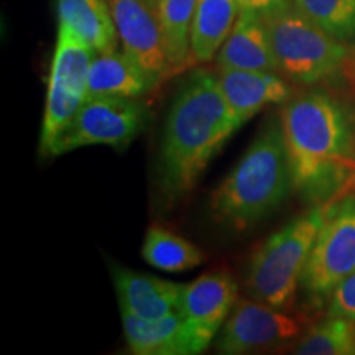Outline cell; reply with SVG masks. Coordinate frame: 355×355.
<instances>
[{
	"mask_svg": "<svg viewBox=\"0 0 355 355\" xmlns=\"http://www.w3.org/2000/svg\"><path fill=\"white\" fill-rule=\"evenodd\" d=\"M278 73L300 84H316L336 76L343 68L347 48L296 10L293 0L261 13Z\"/></svg>",
	"mask_w": 355,
	"mask_h": 355,
	"instance_id": "cell-5",
	"label": "cell"
},
{
	"mask_svg": "<svg viewBox=\"0 0 355 355\" xmlns=\"http://www.w3.org/2000/svg\"><path fill=\"white\" fill-rule=\"evenodd\" d=\"M303 319L259 300L239 298L219 332L216 350L224 355H243L282 347L304 332Z\"/></svg>",
	"mask_w": 355,
	"mask_h": 355,
	"instance_id": "cell-9",
	"label": "cell"
},
{
	"mask_svg": "<svg viewBox=\"0 0 355 355\" xmlns=\"http://www.w3.org/2000/svg\"><path fill=\"white\" fill-rule=\"evenodd\" d=\"M122 313V327L125 343L137 355H194L193 340L180 313L155 321Z\"/></svg>",
	"mask_w": 355,
	"mask_h": 355,
	"instance_id": "cell-15",
	"label": "cell"
},
{
	"mask_svg": "<svg viewBox=\"0 0 355 355\" xmlns=\"http://www.w3.org/2000/svg\"><path fill=\"white\" fill-rule=\"evenodd\" d=\"M237 130L217 74L193 71L173 97L163 127L158 159L163 196L176 199L189 193Z\"/></svg>",
	"mask_w": 355,
	"mask_h": 355,
	"instance_id": "cell-1",
	"label": "cell"
},
{
	"mask_svg": "<svg viewBox=\"0 0 355 355\" xmlns=\"http://www.w3.org/2000/svg\"><path fill=\"white\" fill-rule=\"evenodd\" d=\"M198 0H157L173 69L189 66V30Z\"/></svg>",
	"mask_w": 355,
	"mask_h": 355,
	"instance_id": "cell-21",
	"label": "cell"
},
{
	"mask_svg": "<svg viewBox=\"0 0 355 355\" xmlns=\"http://www.w3.org/2000/svg\"><path fill=\"white\" fill-rule=\"evenodd\" d=\"M293 188L290 158L282 121L270 117L232 171L211 196L214 217L245 232L286 201Z\"/></svg>",
	"mask_w": 355,
	"mask_h": 355,
	"instance_id": "cell-3",
	"label": "cell"
},
{
	"mask_svg": "<svg viewBox=\"0 0 355 355\" xmlns=\"http://www.w3.org/2000/svg\"><path fill=\"white\" fill-rule=\"evenodd\" d=\"M141 257L153 268L170 273L186 272L206 261V255L196 243L157 224L146 230Z\"/></svg>",
	"mask_w": 355,
	"mask_h": 355,
	"instance_id": "cell-19",
	"label": "cell"
},
{
	"mask_svg": "<svg viewBox=\"0 0 355 355\" xmlns=\"http://www.w3.org/2000/svg\"><path fill=\"white\" fill-rule=\"evenodd\" d=\"M237 0H198L189 30V53L194 63L214 60L237 21Z\"/></svg>",
	"mask_w": 355,
	"mask_h": 355,
	"instance_id": "cell-17",
	"label": "cell"
},
{
	"mask_svg": "<svg viewBox=\"0 0 355 355\" xmlns=\"http://www.w3.org/2000/svg\"><path fill=\"white\" fill-rule=\"evenodd\" d=\"M58 21L69 25L96 55L117 50L119 40L107 0H56Z\"/></svg>",
	"mask_w": 355,
	"mask_h": 355,
	"instance_id": "cell-18",
	"label": "cell"
},
{
	"mask_svg": "<svg viewBox=\"0 0 355 355\" xmlns=\"http://www.w3.org/2000/svg\"><path fill=\"white\" fill-rule=\"evenodd\" d=\"M293 6L339 42L355 40V0H293Z\"/></svg>",
	"mask_w": 355,
	"mask_h": 355,
	"instance_id": "cell-22",
	"label": "cell"
},
{
	"mask_svg": "<svg viewBox=\"0 0 355 355\" xmlns=\"http://www.w3.org/2000/svg\"><path fill=\"white\" fill-rule=\"evenodd\" d=\"M219 68L278 73L272 42L261 13L241 8L232 32L217 53Z\"/></svg>",
	"mask_w": 355,
	"mask_h": 355,
	"instance_id": "cell-14",
	"label": "cell"
},
{
	"mask_svg": "<svg viewBox=\"0 0 355 355\" xmlns=\"http://www.w3.org/2000/svg\"><path fill=\"white\" fill-rule=\"evenodd\" d=\"M327 204H318L295 217L257 248L247 266L248 296L283 311L295 304L296 291L326 217Z\"/></svg>",
	"mask_w": 355,
	"mask_h": 355,
	"instance_id": "cell-4",
	"label": "cell"
},
{
	"mask_svg": "<svg viewBox=\"0 0 355 355\" xmlns=\"http://www.w3.org/2000/svg\"><path fill=\"white\" fill-rule=\"evenodd\" d=\"M217 81L239 128L273 104H285L291 87L279 73L219 68Z\"/></svg>",
	"mask_w": 355,
	"mask_h": 355,
	"instance_id": "cell-12",
	"label": "cell"
},
{
	"mask_svg": "<svg viewBox=\"0 0 355 355\" xmlns=\"http://www.w3.org/2000/svg\"><path fill=\"white\" fill-rule=\"evenodd\" d=\"M158 81L145 73L125 53L97 55L89 69L87 97H125L139 99L152 91Z\"/></svg>",
	"mask_w": 355,
	"mask_h": 355,
	"instance_id": "cell-16",
	"label": "cell"
},
{
	"mask_svg": "<svg viewBox=\"0 0 355 355\" xmlns=\"http://www.w3.org/2000/svg\"><path fill=\"white\" fill-rule=\"evenodd\" d=\"M282 127L293 188L306 201L329 202L354 180L355 135L347 110L322 91L285 102Z\"/></svg>",
	"mask_w": 355,
	"mask_h": 355,
	"instance_id": "cell-2",
	"label": "cell"
},
{
	"mask_svg": "<svg viewBox=\"0 0 355 355\" xmlns=\"http://www.w3.org/2000/svg\"><path fill=\"white\" fill-rule=\"evenodd\" d=\"M355 272V193L329 201L324 222L301 277L309 298L331 296Z\"/></svg>",
	"mask_w": 355,
	"mask_h": 355,
	"instance_id": "cell-7",
	"label": "cell"
},
{
	"mask_svg": "<svg viewBox=\"0 0 355 355\" xmlns=\"http://www.w3.org/2000/svg\"><path fill=\"white\" fill-rule=\"evenodd\" d=\"M290 2L291 0H237L241 8H248V10H255L259 13L270 12Z\"/></svg>",
	"mask_w": 355,
	"mask_h": 355,
	"instance_id": "cell-24",
	"label": "cell"
},
{
	"mask_svg": "<svg viewBox=\"0 0 355 355\" xmlns=\"http://www.w3.org/2000/svg\"><path fill=\"white\" fill-rule=\"evenodd\" d=\"M298 355H355V321L331 316L313 326L293 347Z\"/></svg>",
	"mask_w": 355,
	"mask_h": 355,
	"instance_id": "cell-20",
	"label": "cell"
},
{
	"mask_svg": "<svg viewBox=\"0 0 355 355\" xmlns=\"http://www.w3.org/2000/svg\"><path fill=\"white\" fill-rule=\"evenodd\" d=\"M239 300V285L227 272H211L183 285L178 313L196 354L209 347Z\"/></svg>",
	"mask_w": 355,
	"mask_h": 355,
	"instance_id": "cell-11",
	"label": "cell"
},
{
	"mask_svg": "<svg viewBox=\"0 0 355 355\" xmlns=\"http://www.w3.org/2000/svg\"><path fill=\"white\" fill-rule=\"evenodd\" d=\"M123 53L145 73L163 81L173 69L157 0H107Z\"/></svg>",
	"mask_w": 355,
	"mask_h": 355,
	"instance_id": "cell-10",
	"label": "cell"
},
{
	"mask_svg": "<svg viewBox=\"0 0 355 355\" xmlns=\"http://www.w3.org/2000/svg\"><path fill=\"white\" fill-rule=\"evenodd\" d=\"M96 51L69 25L58 21L55 53L48 74L46 102L40 133V152L50 153L53 144L73 121L87 97L89 69Z\"/></svg>",
	"mask_w": 355,
	"mask_h": 355,
	"instance_id": "cell-6",
	"label": "cell"
},
{
	"mask_svg": "<svg viewBox=\"0 0 355 355\" xmlns=\"http://www.w3.org/2000/svg\"><path fill=\"white\" fill-rule=\"evenodd\" d=\"M327 314L343 316L355 321V272L331 293Z\"/></svg>",
	"mask_w": 355,
	"mask_h": 355,
	"instance_id": "cell-23",
	"label": "cell"
},
{
	"mask_svg": "<svg viewBox=\"0 0 355 355\" xmlns=\"http://www.w3.org/2000/svg\"><path fill=\"white\" fill-rule=\"evenodd\" d=\"M112 278L121 311L146 321L178 313L183 285L121 266H114Z\"/></svg>",
	"mask_w": 355,
	"mask_h": 355,
	"instance_id": "cell-13",
	"label": "cell"
},
{
	"mask_svg": "<svg viewBox=\"0 0 355 355\" xmlns=\"http://www.w3.org/2000/svg\"><path fill=\"white\" fill-rule=\"evenodd\" d=\"M144 121L145 112L135 99L86 97L48 155L58 157L92 145L123 150L141 130Z\"/></svg>",
	"mask_w": 355,
	"mask_h": 355,
	"instance_id": "cell-8",
	"label": "cell"
}]
</instances>
